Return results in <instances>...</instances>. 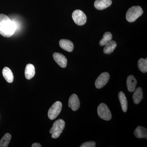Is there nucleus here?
<instances>
[{"instance_id": "1", "label": "nucleus", "mask_w": 147, "mask_h": 147, "mask_svg": "<svg viewBox=\"0 0 147 147\" xmlns=\"http://www.w3.org/2000/svg\"><path fill=\"white\" fill-rule=\"evenodd\" d=\"M16 29L14 21L3 13H0V34L5 37L12 36Z\"/></svg>"}, {"instance_id": "2", "label": "nucleus", "mask_w": 147, "mask_h": 147, "mask_svg": "<svg viewBox=\"0 0 147 147\" xmlns=\"http://www.w3.org/2000/svg\"><path fill=\"white\" fill-rule=\"evenodd\" d=\"M143 13L142 7L139 6L131 7L127 11L126 18L129 22L132 23L137 20V18L141 16Z\"/></svg>"}, {"instance_id": "3", "label": "nucleus", "mask_w": 147, "mask_h": 147, "mask_svg": "<svg viewBox=\"0 0 147 147\" xmlns=\"http://www.w3.org/2000/svg\"><path fill=\"white\" fill-rule=\"evenodd\" d=\"M65 126V122L62 119H59L55 121L50 131V134H52V138L57 139L59 137L63 131Z\"/></svg>"}, {"instance_id": "4", "label": "nucleus", "mask_w": 147, "mask_h": 147, "mask_svg": "<svg viewBox=\"0 0 147 147\" xmlns=\"http://www.w3.org/2000/svg\"><path fill=\"white\" fill-rule=\"evenodd\" d=\"M98 115L99 117L105 121H110L112 119V114L108 106L102 103L98 105L97 108Z\"/></svg>"}, {"instance_id": "5", "label": "nucleus", "mask_w": 147, "mask_h": 147, "mask_svg": "<svg viewBox=\"0 0 147 147\" xmlns=\"http://www.w3.org/2000/svg\"><path fill=\"white\" fill-rule=\"evenodd\" d=\"M72 18L74 23L78 26H83L86 23V16L82 11L79 9H77L73 11Z\"/></svg>"}, {"instance_id": "6", "label": "nucleus", "mask_w": 147, "mask_h": 147, "mask_svg": "<svg viewBox=\"0 0 147 147\" xmlns=\"http://www.w3.org/2000/svg\"><path fill=\"white\" fill-rule=\"evenodd\" d=\"M62 108V104L60 101H57L53 104L48 112V117L51 120L56 119L59 115Z\"/></svg>"}, {"instance_id": "7", "label": "nucleus", "mask_w": 147, "mask_h": 147, "mask_svg": "<svg viewBox=\"0 0 147 147\" xmlns=\"http://www.w3.org/2000/svg\"><path fill=\"white\" fill-rule=\"evenodd\" d=\"M110 78V74L108 72L101 73L96 80L95 83L96 87L97 89L103 88L108 83Z\"/></svg>"}, {"instance_id": "8", "label": "nucleus", "mask_w": 147, "mask_h": 147, "mask_svg": "<svg viewBox=\"0 0 147 147\" xmlns=\"http://www.w3.org/2000/svg\"><path fill=\"white\" fill-rule=\"evenodd\" d=\"M80 105V100L76 94L71 95L69 99L68 106L73 111H76L79 109Z\"/></svg>"}, {"instance_id": "9", "label": "nucleus", "mask_w": 147, "mask_h": 147, "mask_svg": "<svg viewBox=\"0 0 147 147\" xmlns=\"http://www.w3.org/2000/svg\"><path fill=\"white\" fill-rule=\"evenodd\" d=\"M53 58L56 63L61 67L65 68L67 65V59L61 53H56L53 55Z\"/></svg>"}, {"instance_id": "10", "label": "nucleus", "mask_w": 147, "mask_h": 147, "mask_svg": "<svg viewBox=\"0 0 147 147\" xmlns=\"http://www.w3.org/2000/svg\"><path fill=\"white\" fill-rule=\"evenodd\" d=\"M112 4V0H96L94 6L96 9L102 10L108 8Z\"/></svg>"}, {"instance_id": "11", "label": "nucleus", "mask_w": 147, "mask_h": 147, "mask_svg": "<svg viewBox=\"0 0 147 147\" xmlns=\"http://www.w3.org/2000/svg\"><path fill=\"white\" fill-rule=\"evenodd\" d=\"M59 45L61 48L68 52H71L74 49L73 42L67 39H61L59 41Z\"/></svg>"}, {"instance_id": "12", "label": "nucleus", "mask_w": 147, "mask_h": 147, "mask_svg": "<svg viewBox=\"0 0 147 147\" xmlns=\"http://www.w3.org/2000/svg\"><path fill=\"white\" fill-rule=\"evenodd\" d=\"M137 84V80L134 76L129 75L127 77L126 81V85L129 92H134L136 89Z\"/></svg>"}, {"instance_id": "13", "label": "nucleus", "mask_w": 147, "mask_h": 147, "mask_svg": "<svg viewBox=\"0 0 147 147\" xmlns=\"http://www.w3.org/2000/svg\"><path fill=\"white\" fill-rule=\"evenodd\" d=\"M134 92L132 96L133 102L135 104H139L143 99V90L141 87H138L137 89H135Z\"/></svg>"}, {"instance_id": "14", "label": "nucleus", "mask_w": 147, "mask_h": 147, "mask_svg": "<svg viewBox=\"0 0 147 147\" xmlns=\"http://www.w3.org/2000/svg\"><path fill=\"white\" fill-rule=\"evenodd\" d=\"M135 137L139 139L141 138H147V130L146 128L143 127H137L134 132Z\"/></svg>"}, {"instance_id": "15", "label": "nucleus", "mask_w": 147, "mask_h": 147, "mask_svg": "<svg viewBox=\"0 0 147 147\" xmlns=\"http://www.w3.org/2000/svg\"><path fill=\"white\" fill-rule=\"evenodd\" d=\"M35 74V69L34 65L31 64L27 65L25 69V75L26 78L30 80L34 76Z\"/></svg>"}, {"instance_id": "16", "label": "nucleus", "mask_w": 147, "mask_h": 147, "mask_svg": "<svg viewBox=\"0 0 147 147\" xmlns=\"http://www.w3.org/2000/svg\"><path fill=\"white\" fill-rule=\"evenodd\" d=\"M117 42L114 40H111L106 43L103 49V53L106 55H110L114 52L117 47Z\"/></svg>"}, {"instance_id": "17", "label": "nucleus", "mask_w": 147, "mask_h": 147, "mask_svg": "<svg viewBox=\"0 0 147 147\" xmlns=\"http://www.w3.org/2000/svg\"><path fill=\"white\" fill-rule=\"evenodd\" d=\"M119 98L120 102L122 109L124 113L127 112V101L126 96L123 92H120L119 93Z\"/></svg>"}, {"instance_id": "18", "label": "nucleus", "mask_w": 147, "mask_h": 147, "mask_svg": "<svg viewBox=\"0 0 147 147\" xmlns=\"http://www.w3.org/2000/svg\"><path fill=\"white\" fill-rule=\"evenodd\" d=\"M3 75L6 81L8 83H11L13 82V75L11 70L7 67H5L3 69Z\"/></svg>"}, {"instance_id": "19", "label": "nucleus", "mask_w": 147, "mask_h": 147, "mask_svg": "<svg viewBox=\"0 0 147 147\" xmlns=\"http://www.w3.org/2000/svg\"><path fill=\"white\" fill-rule=\"evenodd\" d=\"M113 38V35L110 32H106L103 35V37L100 40L99 44L100 46H104L106 43L111 41Z\"/></svg>"}, {"instance_id": "20", "label": "nucleus", "mask_w": 147, "mask_h": 147, "mask_svg": "<svg viewBox=\"0 0 147 147\" xmlns=\"http://www.w3.org/2000/svg\"><path fill=\"white\" fill-rule=\"evenodd\" d=\"M138 67L139 70L143 73H146L147 71V59L141 58L138 61Z\"/></svg>"}, {"instance_id": "21", "label": "nucleus", "mask_w": 147, "mask_h": 147, "mask_svg": "<svg viewBox=\"0 0 147 147\" xmlns=\"http://www.w3.org/2000/svg\"><path fill=\"white\" fill-rule=\"evenodd\" d=\"M11 139V135L9 133H6L0 141V147H7Z\"/></svg>"}, {"instance_id": "22", "label": "nucleus", "mask_w": 147, "mask_h": 147, "mask_svg": "<svg viewBox=\"0 0 147 147\" xmlns=\"http://www.w3.org/2000/svg\"><path fill=\"white\" fill-rule=\"evenodd\" d=\"M95 142L91 141V142H86L82 144L80 147H96Z\"/></svg>"}, {"instance_id": "23", "label": "nucleus", "mask_w": 147, "mask_h": 147, "mask_svg": "<svg viewBox=\"0 0 147 147\" xmlns=\"http://www.w3.org/2000/svg\"><path fill=\"white\" fill-rule=\"evenodd\" d=\"M32 147H41V146L39 143H35L33 144L32 146Z\"/></svg>"}]
</instances>
